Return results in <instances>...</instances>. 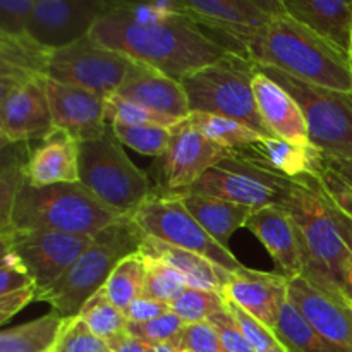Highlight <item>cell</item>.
Wrapping results in <instances>:
<instances>
[{
	"mask_svg": "<svg viewBox=\"0 0 352 352\" xmlns=\"http://www.w3.org/2000/svg\"><path fill=\"white\" fill-rule=\"evenodd\" d=\"M177 195L188 212L223 248H229L230 237L241 227H246L248 219L254 212L250 206L227 201L222 198H213V196L196 195L189 191L177 192Z\"/></svg>",
	"mask_w": 352,
	"mask_h": 352,
	"instance_id": "27",
	"label": "cell"
},
{
	"mask_svg": "<svg viewBox=\"0 0 352 352\" xmlns=\"http://www.w3.org/2000/svg\"><path fill=\"white\" fill-rule=\"evenodd\" d=\"M292 181L294 179L275 174L244 160L239 155L230 153L206 170L188 191L261 210L267 206H280L291 192Z\"/></svg>",
	"mask_w": 352,
	"mask_h": 352,
	"instance_id": "11",
	"label": "cell"
},
{
	"mask_svg": "<svg viewBox=\"0 0 352 352\" xmlns=\"http://www.w3.org/2000/svg\"><path fill=\"white\" fill-rule=\"evenodd\" d=\"M280 206L291 215L298 234L302 254L301 277L320 291L349 301L346 272L352 250V220L313 175L294 179Z\"/></svg>",
	"mask_w": 352,
	"mask_h": 352,
	"instance_id": "2",
	"label": "cell"
},
{
	"mask_svg": "<svg viewBox=\"0 0 352 352\" xmlns=\"http://www.w3.org/2000/svg\"><path fill=\"white\" fill-rule=\"evenodd\" d=\"M325 164L329 165L332 170H336L337 174L342 175L347 182H351L352 184V160H342V158L325 157Z\"/></svg>",
	"mask_w": 352,
	"mask_h": 352,
	"instance_id": "51",
	"label": "cell"
},
{
	"mask_svg": "<svg viewBox=\"0 0 352 352\" xmlns=\"http://www.w3.org/2000/svg\"><path fill=\"white\" fill-rule=\"evenodd\" d=\"M170 306L172 313H175L186 325H189V323L208 322L215 313L226 308L227 299L219 292L188 287Z\"/></svg>",
	"mask_w": 352,
	"mask_h": 352,
	"instance_id": "37",
	"label": "cell"
},
{
	"mask_svg": "<svg viewBox=\"0 0 352 352\" xmlns=\"http://www.w3.org/2000/svg\"><path fill=\"white\" fill-rule=\"evenodd\" d=\"M170 133V143L158 158L157 179L162 191H188L206 170L232 153L199 133L189 119L175 124Z\"/></svg>",
	"mask_w": 352,
	"mask_h": 352,
	"instance_id": "14",
	"label": "cell"
},
{
	"mask_svg": "<svg viewBox=\"0 0 352 352\" xmlns=\"http://www.w3.org/2000/svg\"><path fill=\"white\" fill-rule=\"evenodd\" d=\"M256 64L230 52L222 60L182 79L191 112L215 113L246 124L263 136H272L258 113L253 91Z\"/></svg>",
	"mask_w": 352,
	"mask_h": 352,
	"instance_id": "6",
	"label": "cell"
},
{
	"mask_svg": "<svg viewBox=\"0 0 352 352\" xmlns=\"http://www.w3.org/2000/svg\"><path fill=\"white\" fill-rule=\"evenodd\" d=\"M109 344L96 337L79 316L67 318L54 352H107Z\"/></svg>",
	"mask_w": 352,
	"mask_h": 352,
	"instance_id": "40",
	"label": "cell"
},
{
	"mask_svg": "<svg viewBox=\"0 0 352 352\" xmlns=\"http://www.w3.org/2000/svg\"><path fill=\"white\" fill-rule=\"evenodd\" d=\"M227 50L311 85L352 91L349 55L287 14L230 40Z\"/></svg>",
	"mask_w": 352,
	"mask_h": 352,
	"instance_id": "3",
	"label": "cell"
},
{
	"mask_svg": "<svg viewBox=\"0 0 352 352\" xmlns=\"http://www.w3.org/2000/svg\"><path fill=\"white\" fill-rule=\"evenodd\" d=\"M79 318L88 325V329L96 337L103 339L105 342L116 339L117 336L126 332L127 318L124 311H120L116 305L109 299L105 289H100L96 294L86 301L79 311Z\"/></svg>",
	"mask_w": 352,
	"mask_h": 352,
	"instance_id": "34",
	"label": "cell"
},
{
	"mask_svg": "<svg viewBox=\"0 0 352 352\" xmlns=\"http://www.w3.org/2000/svg\"><path fill=\"white\" fill-rule=\"evenodd\" d=\"M81 182H60L52 186L24 184L14 201L9 226L0 230H45V232H67L96 236L122 217Z\"/></svg>",
	"mask_w": 352,
	"mask_h": 352,
	"instance_id": "4",
	"label": "cell"
},
{
	"mask_svg": "<svg viewBox=\"0 0 352 352\" xmlns=\"http://www.w3.org/2000/svg\"><path fill=\"white\" fill-rule=\"evenodd\" d=\"M116 93L120 98L172 119L182 120L191 116L182 82L143 62H133L126 79Z\"/></svg>",
	"mask_w": 352,
	"mask_h": 352,
	"instance_id": "19",
	"label": "cell"
},
{
	"mask_svg": "<svg viewBox=\"0 0 352 352\" xmlns=\"http://www.w3.org/2000/svg\"><path fill=\"white\" fill-rule=\"evenodd\" d=\"M105 2L109 3L110 10L151 6V7H157V9L167 10V12L184 14V16H188V10H186V6L182 0H105Z\"/></svg>",
	"mask_w": 352,
	"mask_h": 352,
	"instance_id": "49",
	"label": "cell"
},
{
	"mask_svg": "<svg viewBox=\"0 0 352 352\" xmlns=\"http://www.w3.org/2000/svg\"><path fill=\"white\" fill-rule=\"evenodd\" d=\"M133 219L146 236L199 254L232 274L248 268L230 253L229 248L217 243L203 229L201 223L182 205L177 192L153 188L150 198L133 213Z\"/></svg>",
	"mask_w": 352,
	"mask_h": 352,
	"instance_id": "9",
	"label": "cell"
},
{
	"mask_svg": "<svg viewBox=\"0 0 352 352\" xmlns=\"http://www.w3.org/2000/svg\"><path fill=\"white\" fill-rule=\"evenodd\" d=\"M151 352H179L174 344H158V346H151Z\"/></svg>",
	"mask_w": 352,
	"mask_h": 352,
	"instance_id": "53",
	"label": "cell"
},
{
	"mask_svg": "<svg viewBox=\"0 0 352 352\" xmlns=\"http://www.w3.org/2000/svg\"><path fill=\"white\" fill-rule=\"evenodd\" d=\"M26 287H36L30 270L17 256V253L9 248H3L2 265H0V294H9Z\"/></svg>",
	"mask_w": 352,
	"mask_h": 352,
	"instance_id": "43",
	"label": "cell"
},
{
	"mask_svg": "<svg viewBox=\"0 0 352 352\" xmlns=\"http://www.w3.org/2000/svg\"><path fill=\"white\" fill-rule=\"evenodd\" d=\"M188 119L208 140L215 141L217 144L230 151L241 150V148L248 146L251 143H256L258 140L265 138L258 131L251 129L250 126L236 119H230V117L215 116V113L191 112Z\"/></svg>",
	"mask_w": 352,
	"mask_h": 352,
	"instance_id": "33",
	"label": "cell"
},
{
	"mask_svg": "<svg viewBox=\"0 0 352 352\" xmlns=\"http://www.w3.org/2000/svg\"><path fill=\"white\" fill-rule=\"evenodd\" d=\"M67 318L48 313L0 333V352H54Z\"/></svg>",
	"mask_w": 352,
	"mask_h": 352,
	"instance_id": "28",
	"label": "cell"
},
{
	"mask_svg": "<svg viewBox=\"0 0 352 352\" xmlns=\"http://www.w3.org/2000/svg\"><path fill=\"white\" fill-rule=\"evenodd\" d=\"M47 93L55 129L65 131L79 143L100 138L109 129L105 96L48 78Z\"/></svg>",
	"mask_w": 352,
	"mask_h": 352,
	"instance_id": "17",
	"label": "cell"
},
{
	"mask_svg": "<svg viewBox=\"0 0 352 352\" xmlns=\"http://www.w3.org/2000/svg\"><path fill=\"white\" fill-rule=\"evenodd\" d=\"M107 352H113V351H110V349H109V351H107Z\"/></svg>",
	"mask_w": 352,
	"mask_h": 352,
	"instance_id": "57",
	"label": "cell"
},
{
	"mask_svg": "<svg viewBox=\"0 0 352 352\" xmlns=\"http://www.w3.org/2000/svg\"><path fill=\"white\" fill-rule=\"evenodd\" d=\"M110 126L116 138L124 146L133 148L134 151L146 157L160 158L170 143V127L150 126V124L131 126V124L119 122H113Z\"/></svg>",
	"mask_w": 352,
	"mask_h": 352,
	"instance_id": "35",
	"label": "cell"
},
{
	"mask_svg": "<svg viewBox=\"0 0 352 352\" xmlns=\"http://www.w3.org/2000/svg\"><path fill=\"white\" fill-rule=\"evenodd\" d=\"M89 36L177 81L230 54L189 16L151 6L109 10Z\"/></svg>",
	"mask_w": 352,
	"mask_h": 352,
	"instance_id": "1",
	"label": "cell"
},
{
	"mask_svg": "<svg viewBox=\"0 0 352 352\" xmlns=\"http://www.w3.org/2000/svg\"><path fill=\"white\" fill-rule=\"evenodd\" d=\"M79 182L122 213L136 212L153 191L150 177L127 157L112 126L79 146Z\"/></svg>",
	"mask_w": 352,
	"mask_h": 352,
	"instance_id": "7",
	"label": "cell"
},
{
	"mask_svg": "<svg viewBox=\"0 0 352 352\" xmlns=\"http://www.w3.org/2000/svg\"><path fill=\"white\" fill-rule=\"evenodd\" d=\"M268 352H289V351L285 349L284 346H278V347H275V349H272V351H268Z\"/></svg>",
	"mask_w": 352,
	"mask_h": 352,
	"instance_id": "55",
	"label": "cell"
},
{
	"mask_svg": "<svg viewBox=\"0 0 352 352\" xmlns=\"http://www.w3.org/2000/svg\"><path fill=\"white\" fill-rule=\"evenodd\" d=\"M274 332L289 352H351L320 336L289 298L282 305Z\"/></svg>",
	"mask_w": 352,
	"mask_h": 352,
	"instance_id": "29",
	"label": "cell"
},
{
	"mask_svg": "<svg viewBox=\"0 0 352 352\" xmlns=\"http://www.w3.org/2000/svg\"><path fill=\"white\" fill-rule=\"evenodd\" d=\"M79 146L81 143L62 129L33 141L26 168L28 182L36 188L79 182Z\"/></svg>",
	"mask_w": 352,
	"mask_h": 352,
	"instance_id": "24",
	"label": "cell"
},
{
	"mask_svg": "<svg viewBox=\"0 0 352 352\" xmlns=\"http://www.w3.org/2000/svg\"><path fill=\"white\" fill-rule=\"evenodd\" d=\"M186 329V323L179 318L175 313H167L158 318L150 320L143 323H127L126 332L129 336L136 337L141 342L148 346H158V344H174L177 347L179 339H181L182 330ZM179 351V349H177Z\"/></svg>",
	"mask_w": 352,
	"mask_h": 352,
	"instance_id": "39",
	"label": "cell"
},
{
	"mask_svg": "<svg viewBox=\"0 0 352 352\" xmlns=\"http://www.w3.org/2000/svg\"><path fill=\"white\" fill-rule=\"evenodd\" d=\"M172 311V306L168 302L158 301V299L148 298V296H140L136 301L131 302L127 309L124 311L127 322L133 323H143L150 322V320L158 318L162 315H167Z\"/></svg>",
	"mask_w": 352,
	"mask_h": 352,
	"instance_id": "47",
	"label": "cell"
},
{
	"mask_svg": "<svg viewBox=\"0 0 352 352\" xmlns=\"http://www.w3.org/2000/svg\"><path fill=\"white\" fill-rule=\"evenodd\" d=\"M346 296L352 302V250H351L349 263H347V272H346Z\"/></svg>",
	"mask_w": 352,
	"mask_h": 352,
	"instance_id": "52",
	"label": "cell"
},
{
	"mask_svg": "<svg viewBox=\"0 0 352 352\" xmlns=\"http://www.w3.org/2000/svg\"><path fill=\"white\" fill-rule=\"evenodd\" d=\"M246 229H250L263 244L284 277H301V246L291 215L282 206L254 210L253 215L248 219Z\"/></svg>",
	"mask_w": 352,
	"mask_h": 352,
	"instance_id": "22",
	"label": "cell"
},
{
	"mask_svg": "<svg viewBox=\"0 0 352 352\" xmlns=\"http://www.w3.org/2000/svg\"><path fill=\"white\" fill-rule=\"evenodd\" d=\"M107 122L113 124H131V126H143V124H150V126H164V127H174L175 124L181 122L179 119H172V117L162 116V113L153 112L150 109L138 105V103L129 102V100L120 98L117 93L110 95L107 98Z\"/></svg>",
	"mask_w": 352,
	"mask_h": 352,
	"instance_id": "38",
	"label": "cell"
},
{
	"mask_svg": "<svg viewBox=\"0 0 352 352\" xmlns=\"http://www.w3.org/2000/svg\"><path fill=\"white\" fill-rule=\"evenodd\" d=\"M188 16L205 28L219 43L261 28L285 14L280 0H182Z\"/></svg>",
	"mask_w": 352,
	"mask_h": 352,
	"instance_id": "16",
	"label": "cell"
},
{
	"mask_svg": "<svg viewBox=\"0 0 352 352\" xmlns=\"http://www.w3.org/2000/svg\"><path fill=\"white\" fill-rule=\"evenodd\" d=\"M177 349L189 352H227L215 327L210 322L186 325L177 342Z\"/></svg>",
	"mask_w": 352,
	"mask_h": 352,
	"instance_id": "42",
	"label": "cell"
},
{
	"mask_svg": "<svg viewBox=\"0 0 352 352\" xmlns=\"http://www.w3.org/2000/svg\"><path fill=\"white\" fill-rule=\"evenodd\" d=\"M133 62L131 57L103 47L88 34L74 43L52 50L47 78L109 98L120 88Z\"/></svg>",
	"mask_w": 352,
	"mask_h": 352,
	"instance_id": "12",
	"label": "cell"
},
{
	"mask_svg": "<svg viewBox=\"0 0 352 352\" xmlns=\"http://www.w3.org/2000/svg\"><path fill=\"white\" fill-rule=\"evenodd\" d=\"M232 153L289 179L318 177L325 165V155L313 144L301 146L274 136L261 138Z\"/></svg>",
	"mask_w": 352,
	"mask_h": 352,
	"instance_id": "23",
	"label": "cell"
},
{
	"mask_svg": "<svg viewBox=\"0 0 352 352\" xmlns=\"http://www.w3.org/2000/svg\"><path fill=\"white\" fill-rule=\"evenodd\" d=\"M33 143L2 144L0 170V230L9 226L14 201L28 182V162Z\"/></svg>",
	"mask_w": 352,
	"mask_h": 352,
	"instance_id": "30",
	"label": "cell"
},
{
	"mask_svg": "<svg viewBox=\"0 0 352 352\" xmlns=\"http://www.w3.org/2000/svg\"><path fill=\"white\" fill-rule=\"evenodd\" d=\"M287 298L320 336L352 352V302L320 291L305 277L289 278Z\"/></svg>",
	"mask_w": 352,
	"mask_h": 352,
	"instance_id": "18",
	"label": "cell"
},
{
	"mask_svg": "<svg viewBox=\"0 0 352 352\" xmlns=\"http://www.w3.org/2000/svg\"><path fill=\"white\" fill-rule=\"evenodd\" d=\"M349 60H351V67H352V28H351V41H349Z\"/></svg>",
	"mask_w": 352,
	"mask_h": 352,
	"instance_id": "54",
	"label": "cell"
},
{
	"mask_svg": "<svg viewBox=\"0 0 352 352\" xmlns=\"http://www.w3.org/2000/svg\"><path fill=\"white\" fill-rule=\"evenodd\" d=\"M258 113L270 134L278 140L306 146L309 143L308 124L294 96L278 82L268 78L256 67L253 79Z\"/></svg>",
	"mask_w": 352,
	"mask_h": 352,
	"instance_id": "21",
	"label": "cell"
},
{
	"mask_svg": "<svg viewBox=\"0 0 352 352\" xmlns=\"http://www.w3.org/2000/svg\"><path fill=\"white\" fill-rule=\"evenodd\" d=\"M179 352H189V351H179Z\"/></svg>",
	"mask_w": 352,
	"mask_h": 352,
	"instance_id": "56",
	"label": "cell"
},
{
	"mask_svg": "<svg viewBox=\"0 0 352 352\" xmlns=\"http://www.w3.org/2000/svg\"><path fill=\"white\" fill-rule=\"evenodd\" d=\"M285 14L349 55L352 0H280Z\"/></svg>",
	"mask_w": 352,
	"mask_h": 352,
	"instance_id": "26",
	"label": "cell"
},
{
	"mask_svg": "<svg viewBox=\"0 0 352 352\" xmlns=\"http://www.w3.org/2000/svg\"><path fill=\"white\" fill-rule=\"evenodd\" d=\"M47 76L0 69V140L33 143L54 131Z\"/></svg>",
	"mask_w": 352,
	"mask_h": 352,
	"instance_id": "10",
	"label": "cell"
},
{
	"mask_svg": "<svg viewBox=\"0 0 352 352\" xmlns=\"http://www.w3.org/2000/svg\"><path fill=\"white\" fill-rule=\"evenodd\" d=\"M52 48L34 40L31 34H0V69L33 72L47 76Z\"/></svg>",
	"mask_w": 352,
	"mask_h": 352,
	"instance_id": "31",
	"label": "cell"
},
{
	"mask_svg": "<svg viewBox=\"0 0 352 352\" xmlns=\"http://www.w3.org/2000/svg\"><path fill=\"white\" fill-rule=\"evenodd\" d=\"M140 253L148 258H157L164 263L170 265L186 278L189 287L201 289V291L219 292L223 296V289L234 277L232 272L212 263L199 254L191 253L182 248L172 246L157 237L146 236L141 243Z\"/></svg>",
	"mask_w": 352,
	"mask_h": 352,
	"instance_id": "25",
	"label": "cell"
},
{
	"mask_svg": "<svg viewBox=\"0 0 352 352\" xmlns=\"http://www.w3.org/2000/svg\"><path fill=\"white\" fill-rule=\"evenodd\" d=\"M146 234L131 215L122 217L107 229L100 230L88 250L69 267L57 282L36 292L34 301L47 302L52 311L64 318L79 315L93 294L103 289L113 268L140 248Z\"/></svg>",
	"mask_w": 352,
	"mask_h": 352,
	"instance_id": "5",
	"label": "cell"
},
{
	"mask_svg": "<svg viewBox=\"0 0 352 352\" xmlns=\"http://www.w3.org/2000/svg\"><path fill=\"white\" fill-rule=\"evenodd\" d=\"M256 67L294 96L305 113L313 146L325 157L352 160V91L311 85L274 67Z\"/></svg>",
	"mask_w": 352,
	"mask_h": 352,
	"instance_id": "8",
	"label": "cell"
},
{
	"mask_svg": "<svg viewBox=\"0 0 352 352\" xmlns=\"http://www.w3.org/2000/svg\"><path fill=\"white\" fill-rule=\"evenodd\" d=\"M146 261V282L144 296L172 305L189 287L186 278L175 268L157 258L144 256Z\"/></svg>",
	"mask_w": 352,
	"mask_h": 352,
	"instance_id": "36",
	"label": "cell"
},
{
	"mask_svg": "<svg viewBox=\"0 0 352 352\" xmlns=\"http://www.w3.org/2000/svg\"><path fill=\"white\" fill-rule=\"evenodd\" d=\"M208 322L215 327L217 333L220 336V340H222L227 352H256L253 349V346L248 342L243 330L239 329V325H237L234 316L229 313L227 306L222 311L215 313Z\"/></svg>",
	"mask_w": 352,
	"mask_h": 352,
	"instance_id": "45",
	"label": "cell"
},
{
	"mask_svg": "<svg viewBox=\"0 0 352 352\" xmlns=\"http://www.w3.org/2000/svg\"><path fill=\"white\" fill-rule=\"evenodd\" d=\"M144 282H146V261L141 253H134L124 258L103 285L110 301L126 311L127 306L144 294Z\"/></svg>",
	"mask_w": 352,
	"mask_h": 352,
	"instance_id": "32",
	"label": "cell"
},
{
	"mask_svg": "<svg viewBox=\"0 0 352 352\" xmlns=\"http://www.w3.org/2000/svg\"><path fill=\"white\" fill-rule=\"evenodd\" d=\"M107 344H109V349L113 352H151V346L141 342L140 339L129 336L127 332L120 333Z\"/></svg>",
	"mask_w": 352,
	"mask_h": 352,
	"instance_id": "50",
	"label": "cell"
},
{
	"mask_svg": "<svg viewBox=\"0 0 352 352\" xmlns=\"http://www.w3.org/2000/svg\"><path fill=\"white\" fill-rule=\"evenodd\" d=\"M318 181L322 182V186L325 188V191L329 192L330 198L336 201V205L339 206V208L352 220V184L351 182H347L342 175H339L336 170H332L327 164L323 165L322 172L318 174Z\"/></svg>",
	"mask_w": 352,
	"mask_h": 352,
	"instance_id": "46",
	"label": "cell"
},
{
	"mask_svg": "<svg viewBox=\"0 0 352 352\" xmlns=\"http://www.w3.org/2000/svg\"><path fill=\"white\" fill-rule=\"evenodd\" d=\"M2 248H9L30 270L38 291L57 282L88 250L95 236L45 230H10L2 234Z\"/></svg>",
	"mask_w": 352,
	"mask_h": 352,
	"instance_id": "13",
	"label": "cell"
},
{
	"mask_svg": "<svg viewBox=\"0 0 352 352\" xmlns=\"http://www.w3.org/2000/svg\"><path fill=\"white\" fill-rule=\"evenodd\" d=\"M109 10L105 0H36L28 34L55 50L88 36Z\"/></svg>",
	"mask_w": 352,
	"mask_h": 352,
	"instance_id": "15",
	"label": "cell"
},
{
	"mask_svg": "<svg viewBox=\"0 0 352 352\" xmlns=\"http://www.w3.org/2000/svg\"><path fill=\"white\" fill-rule=\"evenodd\" d=\"M38 287H26L19 291L9 292V294H0V323H7L14 315L26 308L31 301L36 299Z\"/></svg>",
	"mask_w": 352,
	"mask_h": 352,
	"instance_id": "48",
	"label": "cell"
},
{
	"mask_svg": "<svg viewBox=\"0 0 352 352\" xmlns=\"http://www.w3.org/2000/svg\"><path fill=\"white\" fill-rule=\"evenodd\" d=\"M289 278L282 274L246 268L234 274L223 289V298L275 330L282 305L287 299Z\"/></svg>",
	"mask_w": 352,
	"mask_h": 352,
	"instance_id": "20",
	"label": "cell"
},
{
	"mask_svg": "<svg viewBox=\"0 0 352 352\" xmlns=\"http://www.w3.org/2000/svg\"><path fill=\"white\" fill-rule=\"evenodd\" d=\"M36 0H0V34L28 33Z\"/></svg>",
	"mask_w": 352,
	"mask_h": 352,
	"instance_id": "44",
	"label": "cell"
},
{
	"mask_svg": "<svg viewBox=\"0 0 352 352\" xmlns=\"http://www.w3.org/2000/svg\"><path fill=\"white\" fill-rule=\"evenodd\" d=\"M227 309H229L230 315L234 316V320L237 322L239 329L243 330L248 342L253 346V349L256 352H268L275 349V347L282 346L274 330L268 329L267 325H263V323H261L260 320L254 318L253 315H250V313L241 309L239 306L234 305V302L230 301H227Z\"/></svg>",
	"mask_w": 352,
	"mask_h": 352,
	"instance_id": "41",
	"label": "cell"
}]
</instances>
